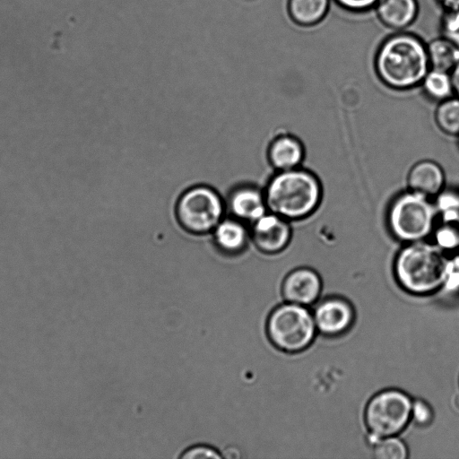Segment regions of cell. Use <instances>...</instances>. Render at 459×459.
<instances>
[{
    "instance_id": "29",
    "label": "cell",
    "mask_w": 459,
    "mask_h": 459,
    "mask_svg": "<svg viewBox=\"0 0 459 459\" xmlns=\"http://www.w3.org/2000/svg\"><path fill=\"white\" fill-rule=\"evenodd\" d=\"M440 4L446 10H459V0H438Z\"/></svg>"
},
{
    "instance_id": "13",
    "label": "cell",
    "mask_w": 459,
    "mask_h": 459,
    "mask_svg": "<svg viewBox=\"0 0 459 459\" xmlns=\"http://www.w3.org/2000/svg\"><path fill=\"white\" fill-rule=\"evenodd\" d=\"M305 157L302 143L295 136L281 134L270 144L268 159L278 171L299 168Z\"/></svg>"
},
{
    "instance_id": "7",
    "label": "cell",
    "mask_w": 459,
    "mask_h": 459,
    "mask_svg": "<svg viewBox=\"0 0 459 459\" xmlns=\"http://www.w3.org/2000/svg\"><path fill=\"white\" fill-rule=\"evenodd\" d=\"M223 211L220 195L205 186H196L183 193L176 208L183 229L198 235L213 230L221 221Z\"/></svg>"
},
{
    "instance_id": "26",
    "label": "cell",
    "mask_w": 459,
    "mask_h": 459,
    "mask_svg": "<svg viewBox=\"0 0 459 459\" xmlns=\"http://www.w3.org/2000/svg\"><path fill=\"white\" fill-rule=\"evenodd\" d=\"M186 459H197V458H221L218 451L212 447L206 446H192L186 450L180 456Z\"/></svg>"
},
{
    "instance_id": "17",
    "label": "cell",
    "mask_w": 459,
    "mask_h": 459,
    "mask_svg": "<svg viewBox=\"0 0 459 459\" xmlns=\"http://www.w3.org/2000/svg\"><path fill=\"white\" fill-rule=\"evenodd\" d=\"M330 0H289L288 13L301 26L318 23L327 13Z\"/></svg>"
},
{
    "instance_id": "5",
    "label": "cell",
    "mask_w": 459,
    "mask_h": 459,
    "mask_svg": "<svg viewBox=\"0 0 459 459\" xmlns=\"http://www.w3.org/2000/svg\"><path fill=\"white\" fill-rule=\"evenodd\" d=\"M316 331L313 314L306 307L290 302L275 307L266 324L270 342L288 353L300 352L309 347Z\"/></svg>"
},
{
    "instance_id": "8",
    "label": "cell",
    "mask_w": 459,
    "mask_h": 459,
    "mask_svg": "<svg viewBox=\"0 0 459 459\" xmlns=\"http://www.w3.org/2000/svg\"><path fill=\"white\" fill-rule=\"evenodd\" d=\"M255 247L266 254H277L289 245L292 230L290 221L270 212L252 223Z\"/></svg>"
},
{
    "instance_id": "22",
    "label": "cell",
    "mask_w": 459,
    "mask_h": 459,
    "mask_svg": "<svg viewBox=\"0 0 459 459\" xmlns=\"http://www.w3.org/2000/svg\"><path fill=\"white\" fill-rule=\"evenodd\" d=\"M443 37L459 48V10L446 11L442 22Z\"/></svg>"
},
{
    "instance_id": "19",
    "label": "cell",
    "mask_w": 459,
    "mask_h": 459,
    "mask_svg": "<svg viewBox=\"0 0 459 459\" xmlns=\"http://www.w3.org/2000/svg\"><path fill=\"white\" fill-rule=\"evenodd\" d=\"M435 122L444 134L459 137V97L454 95L439 102Z\"/></svg>"
},
{
    "instance_id": "24",
    "label": "cell",
    "mask_w": 459,
    "mask_h": 459,
    "mask_svg": "<svg viewBox=\"0 0 459 459\" xmlns=\"http://www.w3.org/2000/svg\"><path fill=\"white\" fill-rule=\"evenodd\" d=\"M433 202L437 213L459 211V193L455 190L443 189Z\"/></svg>"
},
{
    "instance_id": "16",
    "label": "cell",
    "mask_w": 459,
    "mask_h": 459,
    "mask_svg": "<svg viewBox=\"0 0 459 459\" xmlns=\"http://www.w3.org/2000/svg\"><path fill=\"white\" fill-rule=\"evenodd\" d=\"M433 242L444 252L459 249V211L437 213L431 234Z\"/></svg>"
},
{
    "instance_id": "6",
    "label": "cell",
    "mask_w": 459,
    "mask_h": 459,
    "mask_svg": "<svg viewBox=\"0 0 459 459\" xmlns=\"http://www.w3.org/2000/svg\"><path fill=\"white\" fill-rule=\"evenodd\" d=\"M412 400L396 389L384 390L368 403L364 420L368 430V442L401 433L411 420Z\"/></svg>"
},
{
    "instance_id": "11",
    "label": "cell",
    "mask_w": 459,
    "mask_h": 459,
    "mask_svg": "<svg viewBox=\"0 0 459 459\" xmlns=\"http://www.w3.org/2000/svg\"><path fill=\"white\" fill-rule=\"evenodd\" d=\"M445 184L444 169L431 160L416 162L407 175L408 189L431 199L445 189Z\"/></svg>"
},
{
    "instance_id": "4",
    "label": "cell",
    "mask_w": 459,
    "mask_h": 459,
    "mask_svg": "<svg viewBox=\"0 0 459 459\" xmlns=\"http://www.w3.org/2000/svg\"><path fill=\"white\" fill-rule=\"evenodd\" d=\"M437 218L433 200L409 189L391 201L386 214L391 234L404 244L431 237Z\"/></svg>"
},
{
    "instance_id": "14",
    "label": "cell",
    "mask_w": 459,
    "mask_h": 459,
    "mask_svg": "<svg viewBox=\"0 0 459 459\" xmlns=\"http://www.w3.org/2000/svg\"><path fill=\"white\" fill-rule=\"evenodd\" d=\"M375 7L381 22L393 30L408 27L418 13L416 0H378Z\"/></svg>"
},
{
    "instance_id": "2",
    "label": "cell",
    "mask_w": 459,
    "mask_h": 459,
    "mask_svg": "<svg viewBox=\"0 0 459 459\" xmlns=\"http://www.w3.org/2000/svg\"><path fill=\"white\" fill-rule=\"evenodd\" d=\"M322 185L311 171L297 168L278 171L269 181L264 197L270 212L292 221L313 214L320 205Z\"/></svg>"
},
{
    "instance_id": "25",
    "label": "cell",
    "mask_w": 459,
    "mask_h": 459,
    "mask_svg": "<svg viewBox=\"0 0 459 459\" xmlns=\"http://www.w3.org/2000/svg\"><path fill=\"white\" fill-rule=\"evenodd\" d=\"M433 420V411L430 406L420 399L412 401L411 420L421 427H426Z\"/></svg>"
},
{
    "instance_id": "30",
    "label": "cell",
    "mask_w": 459,
    "mask_h": 459,
    "mask_svg": "<svg viewBox=\"0 0 459 459\" xmlns=\"http://www.w3.org/2000/svg\"><path fill=\"white\" fill-rule=\"evenodd\" d=\"M452 404H453V408L454 410L459 413V394H456L454 399H453V402H452Z\"/></svg>"
},
{
    "instance_id": "20",
    "label": "cell",
    "mask_w": 459,
    "mask_h": 459,
    "mask_svg": "<svg viewBox=\"0 0 459 459\" xmlns=\"http://www.w3.org/2000/svg\"><path fill=\"white\" fill-rule=\"evenodd\" d=\"M425 93L439 102L454 96L450 73L430 68L421 82Z\"/></svg>"
},
{
    "instance_id": "12",
    "label": "cell",
    "mask_w": 459,
    "mask_h": 459,
    "mask_svg": "<svg viewBox=\"0 0 459 459\" xmlns=\"http://www.w3.org/2000/svg\"><path fill=\"white\" fill-rule=\"evenodd\" d=\"M229 207L234 217L254 223L267 212L264 194L253 186H240L230 195Z\"/></svg>"
},
{
    "instance_id": "3",
    "label": "cell",
    "mask_w": 459,
    "mask_h": 459,
    "mask_svg": "<svg viewBox=\"0 0 459 459\" xmlns=\"http://www.w3.org/2000/svg\"><path fill=\"white\" fill-rule=\"evenodd\" d=\"M447 257L434 242L406 243L398 251L394 273L398 284L408 293L429 295L443 287Z\"/></svg>"
},
{
    "instance_id": "1",
    "label": "cell",
    "mask_w": 459,
    "mask_h": 459,
    "mask_svg": "<svg viewBox=\"0 0 459 459\" xmlns=\"http://www.w3.org/2000/svg\"><path fill=\"white\" fill-rule=\"evenodd\" d=\"M379 79L395 90L421 84L430 69L427 46L411 34H397L385 39L375 59Z\"/></svg>"
},
{
    "instance_id": "28",
    "label": "cell",
    "mask_w": 459,
    "mask_h": 459,
    "mask_svg": "<svg viewBox=\"0 0 459 459\" xmlns=\"http://www.w3.org/2000/svg\"><path fill=\"white\" fill-rule=\"evenodd\" d=\"M450 76L454 90V94L459 97V61L455 64V65L451 69Z\"/></svg>"
},
{
    "instance_id": "15",
    "label": "cell",
    "mask_w": 459,
    "mask_h": 459,
    "mask_svg": "<svg viewBox=\"0 0 459 459\" xmlns=\"http://www.w3.org/2000/svg\"><path fill=\"white\" fill-rule=\"evenodd\" d=\"M214 242L227 255H238L247 246L248 232L243 221L238 219L221 220L215 227Z\"/></svg>"
},
{
    "instance_id": "21",
    "label": "cell",
    "mask_w": 459,
    "mask_h": 459,
    "mask_svg": "<svg viewBox=\"0 0 459 459\" xmlns=\"http://www.w3.org/2000/svg\"><path fill=\"white\" fill-rule=\"evenodd\" d=\"M372 447L377 459H406L409 454L405 443L395 436L379 438Z\"/></svg>"
},
{
    "instance_id": "27",
    "label": "cell",
    "mask_w": 459,
    "mask_h": 459,
    "mask_svg": "<svg viewBox=\"0 0 459 459\" xmlns=\"http://www.w3.org/2000/svg\"><path fill=\"white\" fill-rule=\"evenodd\" d=\"M341 6L351 11H364L375 6L378 0H335Z\"/></svg>"
},
{
    "instance_id": "18",
    "label": "cell",
    "mask_w": 459,
    "mask_h": 459,
    "mask_svg": "<svg viewBox=\"0 0 459 459\" xmlns=\"http://www.w3.org/2000/svg\"><path fill=\"white\" fill-rule=\"evenodd\" d=\"M430 68L450 72L459 61V48L444 37L427 45Z\"/></svg>"
},
{
    "instance_id": "9",
    "label": "cell",
    "mask_w": 459,
    "mask_h": 459,
    "mask_svg": "<svg viewBox=\"0 0 459 459\" xmlns=\"http://www.w3.org/2000/svg\"><path fill=\"white\" fill-rule=\"evenodd\" d=\"M313 316L319 333L337 336L351 326L355 314L350 302L334 297L321 301L315 308Z\"/></svg>"
},
{
    "instance_id": "23",
    "label": "cell",
    "mask_w": 459,
    "mask_h": 459,
    "mask_svg": "<svg viewBox=\"0 0 459 459\" xmlns=\"http://www.w3.org/2000/svg\"><path fill=\"white\" fill-rule=\"evenodd\" d=\"M446 292L459 294V252L447 258L443 287Z\"/></svg>"
},
{
    "instance_id": "10",
    "label": "cell",
    "mask_w": 459,
    "mask_h": 459,
    "mask_svg": "<svg viewBox=\"0 0 459 459\" xmlns=\"http://www.w3.org/2000/svg\"><path fill=\"white\" fill-rule=\"evenodd\" d=\"M322 291V281L318 273L307 267L297 268L284 278L281 293L287 302L300 306L315 303Z\"/></svg>"
}]
</instances>
